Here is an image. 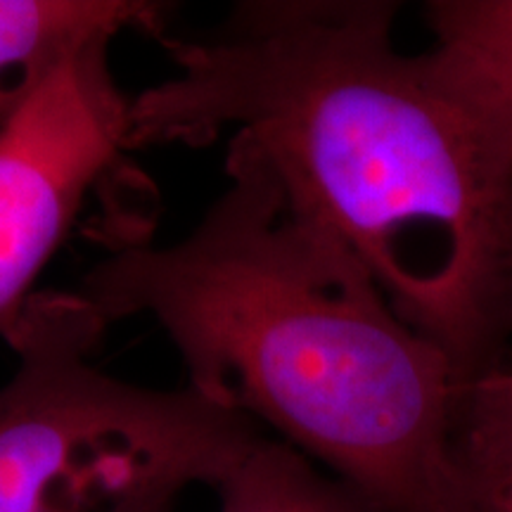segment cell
<instances>
[{"instance_id": "8", "label": "cell", "mask_w": 512, "mask_h": 512, "mask_svg": "<svg viewBox=\"0 0 512 512\" xmlns=\"http://www.w3.org/2000/svg\"><path fill=\"white\" fill-rule=\"evenodd\" d=\"M425 17L437 43L482 62L512 98V0H434Z\"/></svg>"}, {"instance_id": "5", "label": "cell", "mask_w": 512, "mask_h": 512, "mask_svg": "<svg viewBox=\"0 0 512 512\" xmlns=\"http://www.w3.org/2000/svg\"><path fill=\"white\" fill-rule=\"evenodd\" d=\"M162 17L143 0H0V124L79 48L128 29L162 38Z\"/></svg>"}, {"instance_id": "9", "label": "cell", "mask_w": 512, "mask_h": 512, "mask_svg": "<svg viewBox=\"0 0 512 512\" xmlns=\"http://www.w3.org/2000/svg\"><path fill=\"white\" fill-rule=\"evenodd\" d=\"M453 512H512V472L494 482L463 486Z\"/></svg>"}, {"instance_id": "4", "label": "cell", "mask_w": 512, "mask_h": 512, "mask_svg": "<svg viewBox=\"0 0 512 512\" xmlns=\"http://www.w3.org/2000/svg\"><path fill=\"white\" fill-rule=\"evenodd\" d=\"M114 38L69 55L0 124V337L133 145L131 100L112 72Z\"/></svg>"}, {"instance_id": "10", "label": "cell", "mask_w": 512, "mask_h": 512, "mask_svg": "<svg viewBox=\"0 0 512 512\" xmlns=\"http://www.w3.org/2000/svg\"><path fill=\"white\" fill-rule=\"evenodd\" d=\"M152 512H174V508H162V510H152Z\"/></svg>"}, {"instance_id": "2", "label": "cell", "mask_w": 512, "mask_h": 512, "mask_svg": "<svg viewBox=\"0 0 512 512\" xmlns=\"http://www.w3.org/2000/svg\"><path fill=\"white\" fill-rule=\"evenodd\" d=\"M226 178L185 238H121L76 292L107 325L155 320L188 387L273 427L377 512L456 510L451 361L247 138L230 136Z\"/></svg>"}, {"instance_id": "7", "label": "cell", "mask_w": 512, "mask_h": 512, "mask_svg": "<svg viewBox=\"0 0 512 512\" xmlns=\"http://www.w3.org/2000/svg\"><path fill=\"white\" fill-rule=\"evenodd\" d=\"M453 458L463 486L494 482L512 472V366L458 392Z\"/></svg>"}, {"instance_id": "3", "label": "cell", "mask_w": 512, "mask_h": 512, "mask_svg": "<svg viewBox=\"0 0 512 512\" xmlns=\"http://www.w3.org/2000/svg\"><path fill=\"white\" fill-rule=\"evenodd\" d=\"M110 325L79 292H36L3 339L0 512H152L216 489L264 437L188 387L119 380L93 361Z\"/></svg>"}, {"instance_id": "1", "label": "cell", "mask_w": 512, "mask_h": 512, "mask_svg": "<svg viewBox=\"0 0 512 512\" xmlns=\"http://www.w3.org/2000/svg\"><path fill=\"white\" fill-rule=\"evenodd\" d=\"M399 3L259 0L131 100L133 145L252 143L444 351L460 389L512 347V98L482 62L394 46Z\"/></svg>"}, {"instance_id": "6", "label": "cell", "mask_w": 512, "mask_h": 512, "mask_svg": "<svg viewBox=\"0 0 512 512\" xmlns=\"http://www.w3.org/2000/svg\"><path fill=\"white\" fill-rule=\"evenodd\" d=\"M216 512H377L285 441L261 437L216 486Z\"/></svg>"}]
</instances>
